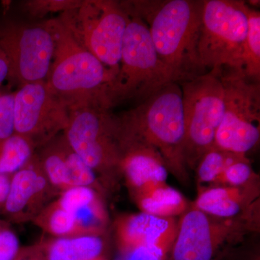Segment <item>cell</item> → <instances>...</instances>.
I'll return each instance as SVG.
<instances>
[{"label": "cell", "mask_w": 260, "mask_h": 260, "mask_svg": "<svg viewBox=\"0 0 260 260\" xmlns=\"http://www.w3.org/2000/svg\"><path fill=\"white\" fill-rule=\"evenodd\" d=\"M244 154L213 148L205 153L196 167L199 184H213L231 164L246 158Z\"/></svg>", "instance_id": "obj_24"}, {"label": "cell", "mask_w": 260, "mask_h": 260, "mask_svg": "<svg viewBox=\"0 0 260 260\" xmlns=\"http://www.w3.org/2000/svg\"><path fill=\"white\" fill-rule=\"evenodd\" d=\"M35 146L26 138L13 134L0 143V174L13 176L34 158Z\"/></svg>", "instance_id": "obj_22"}, {"label": "cell", "mask_w": 260, "mask_h": 260, "mask_svg": "<svg viewBox=\"0 0 260 260\" xmlns=\"http://www.w3.org/2000/svg\"><path fill=\"white\" fill-rule=\"evenodd\" d=\"M109 108L87 106L70 111L64 134L72 149L97 176L103 187L121 176L122 129Z\"/></svg>", "instance_id": "obj_5"}, {"label": "cell", "mask_w": 260, "mask_h": 260, "mask_svg": "<svg viewBox=\"0 0 260 260\" xmlns=\"http://www.w3.org/2000/svg\"><path fill=\"white\" fill-rule=\"evenodd\" d=\"M121 3L127 12L128 22L119 70L108 93L112 107L127 99L144 102L167 84L175 82L160 61L146 24L127 2Z\"/></svg>", "instance_id": "obj_4"}, {"label": "cell", "mask_w": 260, "mask_h": 260, "mask_svg": "<svg viewBox=\"0 0 260 260\" xmlns=\"http://www.w3.org/2000/svg\"><path fill=\"white\" fill-rule=\"evenodd\" d=\"M15 260H42V258L37 254V251L34 247L29 250H23L22 249L20 254Z\"/></svg>", "instance_id": "obj_32"}, {"label": "cell", "mask_w": 260, "mask_h": 260, "mask_svg": "<svg viewBox=\"0 0 260 260\" xmlns=\"http://www.w3.org/2000/svg\"><path fill=\"white\" fill-rule=\"evenodd\" d=\"M177 230L174 218L143 212L123 217L116 223L118 244L123 254L149 245L161 246L170 251Z\"/></svg>", "instance_id": "obj_16"}, {"label": "cell", "mask_w": 260, "mask_h": 260, "mask_svg": "<svg viewBox=\"0 0 260 260\" xmlns=\"http://www.w3.org/2000/svg\"><path fill=\"white\" fill-rule=\"evenodd\" d=\"M14 97L0 88V143L14 134Z\"/></svg>", "instance_id": "obj_27"}, {"label": "cell", "mask_w": 260, "mask_h": 260, "mask_svg": "<svg viewBox=\"0 0 260 260\" xmlns=\"http://www.w3.org/2000/svg\"><path fill=\"white\" fill-rule=\"evenodd\" d=\"M14 133L28 140L36 149L64 133L70 109L45 81L28 83L15 92Z\"/></svg>", "instance_id": "obj_11"}, {"label": "cell", "mask_w": 260, "mask_h": 260, "mask_svg": "<svg viewBox=\"0 0 260 260\" xmlns=\"http://www.w3.org/2000/svg\"><path fill=\"white\" fill-rule=\"evenodd\" d=\"M0 49L9 63L8 78L20 86L46 81L54 53V39L47 21L9 22L0 25Z\"/></svg>", "instance_id": "obj_10"}, {"label": "cell", "mask_w": 260, "mask_h": 260, "mask_svg": "<svg viewBox=\"0 0 260 260\" xmlns=\"http://www.w3.org/2000/svg\"><path fill=\"white\" fill-rule=\"evenodd\" d=\"M32 222L53 238L83 234L73 215L63 209L56 200L45 207Z\"/></svg>", "instance_id": "obj_21"}, {"label": "cell", "mask_w": 260, "mask_h": 260, "mask_svg": "<svg viewBox=\"0 0 260 260\" xmlns=\"http://www.w3.org/2000/svg\"><path fill=\"white\" fill-rule=\"evenodd\" d=\"M59 18L116 78L128 22L122 3L85 0L78 9L61 13Z\"/></svg>", "instance_id": "obj_9"}, {"label": "cell", "mask_w": 260, "mask_h": 260, "mask_svg": "<svg viewBox=\"0 0 260 260\" xmlns=\"http://www.w3.org/2000/svg\"><path fill=\"white\" fill-rule=\"evenodd\" d=\"M256 198L254 181L243 186H213L200 191L193 208L215 218H240Z\"/></svg>", "instance_id": "obj_18"}, {"label": "cell", "mask_w": 260, "mask_h": 260, "mask_svg": "<svg viewBox=\"0 0 260 260\" xmlns=\"http://www.w3.org/2000/svg\"><path fill=\"white\" fill-rule=\"evenodd\" d=\"M101 260H103V259H101Z\"/></svg>", "instance_id": "obj_33"}, {"label": "cell", "mask_w": 260, "mask_h": 260, "mask_svg": "<svg viewBox=\"0 0 260 260\" xmlns=\"http://www.w3.org/2000/svg\"><path fill=\"white\" fill-rule=\"evenodd\" d=\"M35 154L51 185L60 194L75 186H90L102 194L97 176L70 146L64 134L58 135Z\"/></svg>", "instance_id": "obj_14"}, {"label": "cell", "mask_w": 260, "mask_h": 260, "mask_svg": "<svg viewBox=\"0 0 260 260\" xmlns=\"http://www.w3.org/2000/svg\"><path fill=\"white\" fill-rule=\"evenodd\" d=\"M169 251L158 245L141 246L124 253V260H166Z\"/></svg>", "instance_id": "obj_29"}, {"label": "cell", "mask_w": 260, "mask_h": 260, "mask_svg": "<svg viewBox=\"0 0 260 260\" xmlns=\"http://www.w3.org/2000/svg\"><path fill=\"white\" fill-rule=\"evenodd\" d=\"M10 179H11L10 176L0 174V215L3 213L7 198H8Z\"/></svg>", "instance_id": "obj_30"}, {"label": "cell", "mask_w": 260, "mask_h": 260, "mask_svg": "<svg viewBox=\"0 0 260 260\" xmlns=\"http://www.w3.org/2000/svg\"><path fill=\"white\" fill-rule=\"evenodd\" d=\"M9 223L0 218V260H15L22 250L18 236Z\"/></svg>", "instance_id": "obj_28"}, {"label": "cell", "mask_w": 260, "mask_h": 260, "mask_svg": "<svg viewBox=\"0 0 260 260\" xmlns=\"http://www.w3.org/2000/svg\"><path fill=\"white\" fill-rule=\"evenodd\" d=\"M34 249L42 260H101L105 250L102 234L52 238Z\"/></svg>", "instance_id": "obj_19"}, {"label": "cell", "mask_w": 260, "mask_h": 260, "mask_svg": "<svg viewBox=\"0 0 260 260\" xmlns=\"http://www.w3.org/2000/svg\"><path fill=\"white\" fill-rule=\"evenodd\" d=\"M247 3L239 0H203L198 43L201 69H240L247 34Z\"/></svg>", "instance_id": "obj_7"}, {"label": "cell", "mask_w": 260, "mask_h": 260, "mask_svg": "<svg viewBox=\"0 0 260 260\" xmlns=\"http://www.w3.org/2000/svg\"><path fill=\"white\" fill-rule=\"evenodd\" d=\"M126 2L148 26L155 51L174 81L180 84L204 73L198 57L203 0Z\"/></svg>", "instance_id": "obj_1"}, {"label": "cell", "mask_w": 260, "mask_h": 260, "mask_svg": "<svg viewBox=\"0 0 260 260\" xmlns=\"http://www.w3.org/2000/svg\"><path fill=\"white\" fill-rule=\"evenodd\" d=\"M8 75H9V63L5 53L0 49V88L5 80L8 78Z\"/></svg>", "instance_id": "obj_31"}, {"label": "cell", "mask_w": 260, "mask_h": 260, "mask_svg": "<svg viewBox=\"0 0 260 260\" xmlns=\"http://www.w3.org/2000/svg\"><path fill=\"white\" fill-rule=\"evenodd\" d=\"M101 193L90 186H75L61 191L56 199L73 215L83 234H104L107 213Z\"/></svg>", "instance_id": "obj_17"}, {"label": "cell", "mask_w": 260, "mask_h": 260, "mask_svg": "<svg viewBox=\"0 0 260 260\" xmlns=\"http://www.w3.org/2000/svg\"><path fill=\"white\" fill-rule=\"evenodd\" d=\"M119 119L123 136L155 149L168 171L186 182L189 175L184 159L185 126L180 84H167Z\"/></svg>", "instance_id": "obj_3"}, {"label": "cell", "mask_w": 260, "mask_h": 260, "mask_svg": "<svg viewBox=\"0 0 260 260\" xmlns=\"http://www.w3.org/2000/svg\"><path fill=\"white\" fill-rule=\"evenodd\" d=\"M242 220L210 216L192 208L177 223L169 260H213L220 248L243 229Z\"/></svg>", "instance_id": "obj_12"}, {"label": "cell", "mask_w": 260, "mask_h": 260, "mask_svg": "<svg viewBox=\"0 0 260 260\" xmlns=\"http://www.w3.org/2000/svg\"><path fill=\"white\" fill-rule=\"evenodd\" d=\"M254 172L247 158L231 164L222 173L214 185L239 186L245 185L254 181Z\"/></svg>", "instance_id": "obj_26"}, {"label": "cell", "mask_w": 260, "mask_h": 260, "mask_svg": "<svg viewBox=\"0 0 260 260\" xmlns=\"http://www.w3.org/2000/svg\"><path fill=\"white\" fill-rule=\"evenodd\" d=\"M59 194L34 155L25 167L11 176L9 192L1 215L8 222L32 221Z\"/></svg>", "instance_id": "obj_13"}, {"label": "cell", "mask_w": 260, "mask_h": 260, "mask_svg": "<svg viewBox=\"0 0 260 260\" xmlns=\"http://www.w3.org/2000/svg\"><path fill=\"white\" fill-rule=\"evenodd\" d=\"M220 77L224 112L214 148L246 155L259 141L260 83L227 67L221 68Z\"/></svg>", "instance_id": "obj_8"}, {"label": "cell", "mask_w": 260, "mask_h": 260, "mask_svg": "<svg viewBox=\"0 0 260 260\" xmlns=\"http://www.w3.org/2000/svg\"><path fill=\"white\" fill-rule=\"evenodd\" d=\"M54 53L46 83L70 111L87 106L111 109L108 93L115 75L90 52L61 18L47 20Z\"/></svg>", "instance_id": "obj_2"}, {"label": "cell", "mask_w": 260, "mask_h": 260, "mask_svg": "<svg viewBox=\"0 0 260 260\" xmlns=\"http://www.w3.org/2000/svg\"><path fill=\"white\" fill-rule=\"evenodd\" d=\"M121 145V174L135 201L168 184L167 168L155 149L123 135Z\"/></svg>", "instance_id": "obj_15"}, {"label": "cell", "mask_w": 260, "mask_h": 260, "mask_svg": "<svg viewBox=\"0 0 260 260\" xmlns=\"http://www.w3.org/2000/svg\"><path fill=\"white\" fill-rule=\"evenodd\" d=\"M143 213L162 218H174L188 210L184 197L172 186L164 185L135 201Z\"/></svg>", "instance_id": "obj_20"}, {"label": "cell", "mask_w": 260, "mask_h": 260, "mask_svg": "<svg viewBox=\"0 0 260 260\" xmlns=\"http://www.w3.org/2000/svg\"><path fill=\"white\" fill-rule=\"evenodd\" d=\"M85 0H30L23 3V9L32 18H42L54 13L78 9Z\"/></svg>", "instance_id": "obj_25"}, {"label": "cell", "mask_w": 260, "mask_h": 260, "mask_svg": "<svg viewBox=\"0 0 260 260\" xmlns=\"http://www.w3.org/2000/svg\"><path fill=\"white\" fill-rule=\"evenodd\" d=\"M221 68L180 83L185 136L184 159L187 169H195L205 153L215 146V138L224 112Z\"/></svg>", "instance_id": "obj_6"}, {"label": "cell", "mask_w": 260, "mask_h": 260, "mask_svg": "<svg viewBox=\"0 0 260 260\" xmlns=\"http://www.w3.org/2000/svg\"><path fill=\"white\" fill-rule=\"evenodd\" d=\"M247 34L241 59L240 70L248 78L260 81V13L246 5Z\"/></svg>", "instance_id": "obj_23"}]
</instances>
